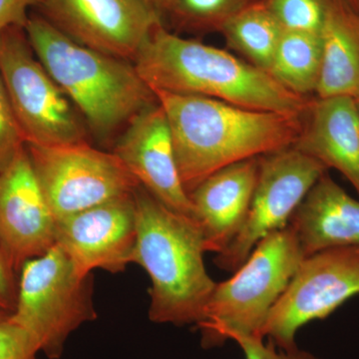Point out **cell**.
<instances>
[{
  "mask_svg": "<svg viewBox=\"0 0 359 359\" xmlns=\"http://www.w3.org/2000/svg\"><path fill=\"white\" fill-rule=\"evenodd\" d=\"M42 0H0V33L13 26L25 28L30 7L40 6Z\"/></svg>",
  "mask_w": 359,
  "mask_h": 359,
  "instance_id": "obj_27",
  "label": "cell"
},
{
  "mask_svg": "<svg viewBox=\"0 0 359 359\" xmlns=\"http://www.w3.org/2000/svg\"><path fill=\"white\" fill-rule=\"evenodd\" d=\"M187 193L219 170L292 147L304 117L248 109L208 97L156 90Z\"/></svg>",
  "mask_w": 359,
  "mask_h": 359,
  "instance_id": "obj_1",
  "label": "cell"
},
{
  "mask_svg": "<svg viewBox=\"0 0 359 359\" xmlns=\"http://www.w3.org/2000/svg\"><path fill=\"white\" fill-rule=\"evenodd\" d=\"M304 257L289 226L264 238L231 278L217 283L198 325L202 346H221L236 335L263 337L269 313Z\"/></svg>",
  "mask_w": 359,
  "mask_h": 359,
  "instance_id": "obj_5",
  "label": "cell"
},
{
  "mask_svg": "<svg viewBox=\"0 0 359 359\" xmlns=\"http://www.w3.org/2000/svg\"><path fill=\"white\" fill-rule=\"evenodd\" d=\"M25 146L56 221L129 195L140 186L114 153L87 141Z\"/></svg>",
  "mask_w": 359,
  "mask_h": 359,
  "instance_id": "obj_8",
  "label": "cell"
},
{
  "mask_svg": "<svg viewBox=\"0 0 359 359\" xmlns=\"http://www.w3.org/2000/svg\"><path fill=\"white\" fill-rule=\"evenodd\" d=\"M318 98H359V13L344 0H330L320 32Z\"/></svg>",
  "mask_w": 359,
  "mask_h": 359,
  "instance_id": "obj_18",
  "label": "cell"
},
{
  "mask_svg": "<svg viewBox=\"0 0 359 359\" xmlns=\"http://www.w3.org/2000/svg\"><path fill=\"white\" fill-rule=\"evenodd\" d=\"M153 6L156 7L158 11H166L168 6L171 4L172 0H147Z\"/></svg>",
  "mask_w": 359,
  "mask_h": 359,
  "instance_id": "obj_28",
  "label": "cell"
},
{
  "mask_svg": "<svg viewBox=\"0 0 359 359\" xmlns=\"http://www.w3.org/2000/svg\"><path fill=\"white\" fill-rule=\"evenodd\" d=\"M356 102H358V109H359V98H358V99H356Z\"/></svg>",
  "mask_w": 359,
  "mask_h": 359,
  "instance_id": "obj_31",
  "label": "cell"
},
{
  "mask_svg": "<svg viewBox=\"0 0 359 359\" xmlns=\"http://www.w3.org/2000/svg\"><path fill=\"white\" fill-rule=\"evenodd\" d=\"M136 237L134 193L56 221V245L83 275L124 271L133 263Z\"/></svg>",
  "mask_w": 359,
  "mask_h": 359,
  "instance_id": "obj_12",
  "label": "cell"
},
{
  "mask_svg": "<svg viewBox=\"0 0 359 359\" xmlns=\"http://www.w3.org/2000/svg\"><path fill=\"white\" fill-rule=\"evenodd\" d=\"M344 1H346L347 4H349V6L353 7L354 11H356L358 13L359 0H344Z\"/></svg>",
  "mask_w": 359,
  "mask_h": 359,
  "instance_id": "obj_29",
  "label": "cell"
},
{
  "mask_svg": "<svg viewBox=\"0 0 359 359\" xmlns=\"http://www.w3.org/2000/svg\"><path fill=\"white\" fill-rule=\"evenodd\" d=\"M25 32L45 69L102 138L157 102L128 60L78 43L42 15L29 16Z\"/></svg>",
  "mask_w": 359,
  "mask_h": 359,
  "instance_id": "obj_4",
  "label": "cell"
},
{
  "mask_svg": "<svg viewBox=\"0 0 359 359\" xmlns=\"http://www.w3.org/2000/svg\"><path fill=\"white\" fill-rule=\"evenodd\" d=\"M327 168L290 147L259 158V171L249 212L237 237L215 264L226 271H236L264 238L289 226L297 208Z\"/></svg>",
  "mask_w": 359,
  "mask_h": 359,
  "instance_id": "obj_10",
  "label": "cell"
},
{
  "mask_svg": "<svg viewBox=\"0 0 359 359\" xmlns=\"http://www.w3.org/2000/svg\"><path fill=\"white\" fill-rule=\"evenodd\" d=\"M231 340L241 347L245 359H321L299 347L292 351H278L273 342L264 344V337L256 335H236Z\"/></svg>",
  "mask_w": 359,
  "mask_h": 359,
  "instance_id": "obj_25",
  "label": "cell"
},
{
  "mask_svg": "<svg viewBox=\"0 0 359 359\" xmlns=\"http://www.w3.org/2000/svg\"><path fill=\"white\" fill-rule=\"evenodd\" d=\"M25 147V137L0 72V172L4 171Z\"/></svg>",
  "mask_w": 359,
  "mask_h": 359,
  "instance_id": "obj_23",
  "label": "cell"
},
{
  "mask_svg": "<svg viewBox=\"0 0 359 359\" xmlns=\"http://www.w3.org/2000/svg\"><path fill=\"white\" fill-rule=\"evenodd\" d=\"M302 133L292 148L339 171L359 198V109L356 99L311 100Z\"/></svg>",
  "mask_w": 359,
  "mask_h": 359,
  "instance_id": "obj_16",
  "label": "cell"
},
{
  "mask_svg": "<svg viewBox=\"0 0 359 359\" xmlns=\"http://www.w3.org/2000/svg\"><path fill=\"white\" fill-rule=\"evenodd\" d=\"M259 0H172L166 11L180 25L196 29H218L224 21Z\"/></svg>",
  "mask_w": 359,
  "mask_h": 359,
  "instance_id": "obj_21",
  "label": "cell"
},
{
  "mask_svg": "<svg viewBox=\"0 0 359 359\" xmlns=\"http://www.w3.org/2000/svg\"><path fill=\"white\" fill-rule=\"evenodd\" d=\"M45 20L78 43L134 60L149 35L162 25L147 0H42Z\"/></svg>",
  "mask_w": 359,
  "mask_h": 359,
  "instance_id": "obj_11",
  "label": "cell"
},
{
  "mask_svg": "<svg viewBox=\"0 0 359 359\" xmlns=\"http://www.w3.org/2000/svg\"><path fill=\"white\" fill-rule=\"evenodd\" d=\"M289 226L304 257L332 248L359 247V200L325 172L297 208Z\"/></svg>",
  "mask_w": 359,
  "mask_h": 359,
  "instance_id": "obj_17",
  "label": "cell"
},
{
  "mask_svg": "<svg viewBox=\"0 0 359 359\" xmlns=\"http://www.w3.org/2000/svg\"><path fill=\"white\" fill-rule=\"evenodd\" d=\"M0 72L25 144L86 142L75 107L35 55L25 28L0 33Z\"/></svg>",
  "mask_w": 359,
  "mask_h": 359,
  "instance_id": "obj_7",
  "label": "cell"
},
{
  "mask_svg": "<svg viewBox=\"0 0 359 359\" xmlns=\"http://www.w3.org/2000/svg\"><path fill=\"white\" fill-rule=\"evenodd\" d=\"M56 219L26 146L0 172V243L14 269L56 245Z\"/></svg>",
  "mask_w": 359,
  "mask_h": 359,
  "instance_id": "obj_13",
  "label": "cell"
},
{
  "mask_svg": "<svg viewBox=\"0 0 359 359\" xmlns=\"http://www.w3.org/2000/svg\"><path fill=\"white\" fill-rule=\"evenodd\" d=\"M39 353L32 335L11 316L0 320V359H36Z\"/></svg>",
  "mask_w": 359,
  "mask_h": 359,
  "instance_id": "obj_24",
  "label": "cell"
},
{
  "mask_svg": "<svg viewBox=\"0 0 359 359\" xmlns=\"http://www.w3.org/2000/svg\"><path fill=\"white\" fill-rule=\"evenodd\" d=\"M285 30L320 34L330 0H264Z\"/></svg>",
  "mask_w": 359,
  "mask_h": 359,
  "instance_id": "obj_22",
  "label": "cell"
},
{
  "mask_svg": "<svg viewBox=\"0 0 359 359\" xmlns=\"http://www.w3.org/2000/svg\"><path fill=\"white\" fill-rule=\"evenodd\" d=\"M359 295V247L332 248L304 257L271 309L262 335L278 348H297L304 325L325 320Z\"/></svg>",
  "mask_w": 359,
  "mask_h": 359,
  "instance_id": "obj_9",
  "label": "cell"
},
{
  "mask_svg": "<svg viewBox=\"0 0 359 359\" xmlns=\"http://www.w3.org/2000/svg\"><path fill=\"white\" fill-rule=\"evenodd\" d=\"M219 32L223 33L231 48L242 54L248 62L269 73L283 28L264 0L224 21Z\"/></svg>",
  "mask_w": 359,
  "mask_h": 359,
  "instance_id": "obj_19",
  "label": "cell"
},
{
  "mask_svg": "<svg viewBox=\"0 0 359 359\" xmlns=\"http://www.w3.org/2000/svg\"><path fill=\"white\" fill-rule=\"evenodd\" d=\"M152 91L217 99L248 109L304 117L311 100L230 52L157 26L134 59Z\"/></svg>",
  "mask_w": 359,
  "mask_h": 359,
  "instance_id": "obj_2",
  "label": "cell"
},
{
  "mask_svg": "<svg viewBox=\"0 0 359 359\" xmlns=\"http://www.w3.org/2000/svg\"><path fill=\"white\" fill-rule=\"evenodd\" d=\"M259 158L219 170L190 194L205 252L221 254L244 226L259 177Z\"/></svg>",
  "mask_w": 359,
  "mask_h": 359,
  "instance_id": "obj_15",
  "label": "cell"
},
{
  "mask_svg": "<svg viewBox=\"0 0 359 359\" xmlns=\"http://www.w3.org/2000/svg\"><path fill=\"white\" fill-rule=\"evenodd\" d=\"M113 153L153 197L195 219L192 201L180 177L169 122L158 101L127 124Z\"/></svg>",
  "mask_w": 359,
  "mask_h": 359,
  "instance_id": "obj_14",
  "label": "cell"
},
{
  "mask_svg": "<svg viewBox=\"0 0 359 359\" xmlns=\"http://www.w3.org/2000/svg\"><path fill=\"white\" fill-rule=\"evenodd\" d=\"M9 316H11V313H6V311L0 309V320H6V318H8Z\"/></svg>",
  "mask_w": 359,
  "mask_h": 359,
  "instance_id": "obj_30",
  "label": "cell"
},
{
  "mask_svg": "<svg viewBox=\"0 0 359 359\" xmlns=\"http://www.w3.org/2000/svg\"><path fill=\"white\" fill-rule=\"evenodd\" d=\"M20 273L11 318L29 332L40 353L59 359L70 335L97 318L92 273H80L57 245L26 262Z\"/></svg>",
  "mask_w": 359,
  "mask_h": 359,
  "instance_id": "obj_6",
  "label": "cell"
},
{
  "mask_svg": "<svg viewBox=\"0 0 359 359\" xmlns=\"http://www.w3.org/2000/svg\"><path fill=\"white\" fill-rule=\"evenodd\" d=\"M134 197L133 263L151 280L149 318L178 327L199 325L217 285L205 269L202 228L197 219L169 209L142 186Z\"/></svg>",
  "mask_w": 359,
  "mask_h": 359,
  "instance_id": "obj_3",
  "label": "cell"
},
{
  "mask_svg": "<svg viewBox=\"0 0 359 359\" xmlns=\"http://www.w3.org/2000/svg\"><path fill=\"white\" fill-rule=\"evenodd\" d=\"M358 13H359V9H358Z\"/></svg>",
  "mask_w": 359,
  "mask_h": 359,
  "instance_id": "obj_32",
  "label": "cell"
},
{
  "mask_svg": "<svg viewBox=\"0 0 359 359\" xmlns=\"http://www.w3.org/2000/svg\"><path fill=\"white\" fill-rule=\"evenodd\" d=\"M320 65V34L283 29L269 74L294 93L308 97L316 93Z\"/></svg>",
  "mask_w": 359,
  "mask_h": 359,
  "instance_id": "obj_20",
  "label": "cell"
},
{
  "mask_svg": "<svg viewBox=\"0 0 359 359\" xmlns=\"http://www.w3.org/2000/svg\"><path fill=\"white\" fill-rule=\"evenodd\" d=\"M18 271L9 261L0 243V309L13 313L18 299Z\"/></svg>",
  "mask_w": 359,
  "mask_h": 359,
  "instance_id": "obj_26",
  "label": "cell"
}]
</instances>
